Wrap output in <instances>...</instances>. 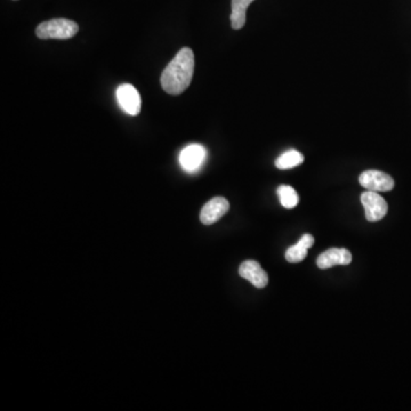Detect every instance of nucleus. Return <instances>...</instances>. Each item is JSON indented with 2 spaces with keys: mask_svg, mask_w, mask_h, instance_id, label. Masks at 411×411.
I'll list each match as a JSON object with an SVG mask.
<instances>
[{
  "mask_svg": "<svg viewBox=\"0 0 411 411\" xmlns=\"http://www.w3.org/2000/svg\"><path fill=\"white\" fill-rule=\"evenodd\" d=\"M230 203L223 197H215L203 206L200 212V221L205 225L215 224L219 219H222L226 212H229Z\"/></svg>",
  "mask_w": 411,
  "mask_h": 411,
  "instance_id": "nucleus-7",
  "label": "nucleus"
},
{
  "mask_svg": "<svg viewBox=\"0 0 411 411\" xmlns=\"http://www.w3.org/2000/svg\"><path fill=\"white\" fill-rule=\"evenodd\" d=\"M117 101L120 108L130 116H137L141 112L142 100L137 88L130 83H123L117 88Z\"/></svg>",
  "mask_w": 411,
  "mask_h": 411,
  "instance_id": "nucleus-5",
  "label": "nucleus"
},
{
  "mask_svg": "<svg viewBox=\"0 0 411 411\" xmlns=\"http://www.w3.org/2000/svg\"><path fill=\"white\" fill-rule=\"evenodd\" d=\"M351 262V252L348 249L332 248L319 256L317 265L321 270H325L336 265H348Z\"/></svg>",
  "mask_w": 411,
  "mask_h": 411,
  "instance_id": "nucleus-9",
  "label": "nucleus"
},
{
  "mask_svg": "<svg viewBox=\"0 0 411 411\" xmlns=\"http://www.w3.org/2000/svg\"><path fill=\"white\" fill-rule=\"evenodd\" d=\"M254 0H232L231 6H232V13L230 17L231 26L234 30H240L241 28L245 27V14L247 8Z\"/></svg>",
  "mask_w": 411,
  "mask_h": 411,
  "instance_id": "nucleus-11",
  "label": "nucleus"
},
{
  "mask_svg": "<svg viewBox=\"0 0 411 411\" xmlns=\"http://www.w3.org/2000/svg\"><path fill=\"white\" fill-rule=\"evenodd\" d=\"M207 158V150L200 144H191L179 153V165L188 172H196L203 166Z\"/></svg>",
  "mask_w": 411,
  "mask_h": 411,
  "instance_id": "nucleus-6",
  "label": "nucleus"
},
{
  "mask_svg": "<svg viewBox=\"0 0 411 411\" xmlns=\"http://www.w3.org/2000/svg\"><path fill=\"white\" fill-rule=\"evenodd\" d=\"M361 203L365 208V219L369 222L381 221L388 214V203L378 192L367 190L361 194Z\"/></svg>",
  "mask_w": 411,
  "mask_h": 411,
  "instance_id": "nucleus-3",
  "label": "nucleus"
},
{
  "mask_svg": "<svg viewBox=\"0 0 411 411\" xmlns=\"http://www.w3.org/2000/svg\"><path fill=\"white\" fill-rule=\"evenodd\" d=\"M359 182L365 189L374 192H388L394 188V179L386 172L369 170L362 172Z\"/></svg>",
  "mask_w": 411,
  "mask_h": 411,
  "instance_id": "nucleus-4",
  "label": "nucleus"
},
{
  "mask_svg": "<svg viewBox=\"0 0 411 411\" xmlns=\"http://www.w3.org/2000/svg\"><path fill=\"white\" fill-rule=\"evenodd\" d=\"M79 31L78 24L68 19H53L40 23L36 29V34L40 39L66 40L76 36Z\"/></svg>",
  "mask_w": 411,
  "mask_h": 411,
  "instance_id": "nucleus-2",
  "label": "nucleus"
},
{
  "mask_svg": "<svg viewBox=\"0 0 411 411\" xmlns=\"http://www.w3.org/2000/svg\"><path fill=\"white\" fill-rule=\"evenodd\" d=\"M314 237L311 234H304L295 245H292L285 252V259L289 263H299L305 259L308 250L314 245Z\"/></svg>",
  "mask_w": 411,
  "mask_h": 411,
  "instance_id": "nucleus-10",
  "label": "nucleus"
},
{
  "mask_svg": "<svg viewBox=\"0 0 411 411\" xmlns=\"http://www.w3.org/2000/svg\"><path fill=\"white\" fill-rule=\"evenodd\" d=\"M304 163V156L296 150H289L287 152L282 153L278 159L275 160V166L279 170H292L301 163Z\"/></svg>",
  "mask_w": 411,
  "mask_h": 411,
  "instance_id": "nucleus-12",
  "label": "nucleus"
},
{
  "mask_svg": "<svg viewBox=\"0 0 411 411\" xmlns=\"http://www.w3.org/2000/svg\"><path fill=\"white\" fill-rule=\"evenodd\" d=\"M279 200L281 205L287 209L295 208L299 205V197L296 190L290 186H280L277 190Z\"/></svg>",
  "mask_w": 411,
  "mask_h": 411,
  "instance_id": "nucleus-13",
  "label": "nucleus"
},
{
  "mask_svg": "<svg viewBox=\"0 0 411 411\" xmlns=\"http://www.w3.org/2000/svg\"><path fill=\"white\" fill-rule=\"evenodd\" d=\"M239 274L252 285H255L256 288H264L269 283L268 273L256 261H245L242 263L239 268Z\"/></svg>",
  "mask_w": 411,
  "mask_h": 411,
  "instance_id": "nucleus-8",
  "label": "nucleus"
},
{
  "mask_svg": "<svg viewBox=\"0 0 411 411\" xmlns=\"http://www.w3.org/2000/svg\"><path fill=\"white\" fill-rule=\"evenodd\" d=\"M194 73V54L184 47L176 54L161 74V86L170 95H181L189 88Z\"/></svg>",
  "mask_w": 411,
  "mask_h": 411,
  "instance_id": "nucleus-1",
  "label": "nucleus"
}]
</instances>
